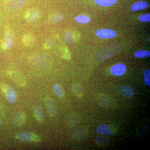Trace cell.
<instances>
[{
  "mask_svg": "<svg viewBox=\"0 0 150 150\" xmlns=\"http://www.w3.org/2000/svg\"><path fill=\"white\" fill-rule=\"evenodd\" d=\"M122 46L118 43H112L103 46L97 52L96 58L98 61H103L118 54Z\"/></svg>",
  "mask_w": 150,
  "mask_h": 150,
  "instance_id": "6da1fadb",
  "label": "cell"
},
{
  "mask_svg": "<svg viewBox=\"0 0 150 150\" xmlns=\"http://www.w3.org/2000/svg\"><path fill=\"white\" fill-rule=\"evenodd\" d=\"M96 141L100 144L108 145L110 143V139L106 136L99 135L96 137Z\"/></svg>",
  "mask_w": 150,
  "mask_h": 150,
  "instance_id": "44dd1931",
  "label": "cell"
},
{
  "mask_svg": "<svg viewBox=\"0 0 150 150\" xmlns=\"http://www.w3.org/2000/svg\"><path fill=\"white\" fill-rule=\"evenodd\" d=\"M45 105L47 111L50 115H54L57 111V106L54 100L50 98H47L45 99Z\"/></svg>",
  "mask_w": 150,
  "mask_h": 150,
  "instance_id": "5b68a950",
  "label": "cell"
},
{
  "mask_svg": "<svg viewBox=\"0 0 150 150\" xmlns=\"http://www.w3.org/2000/svg\"><path fill=\"white\" fill-rule=\"evenodd\" d=\"M149 4L146 2L141 1L135 3L134 4L132 5L131 7V9L134 11L142 10L147 8L149 7Z\"/></svg>",
  "mask_w": 150,
  "mask_h": 150,
  "instance_id": "9a60e30c",
  "label": "cell"
},
{
  "mask_svg": "<svg viewBox=\"0 0 150 150\" xmlns=\"http://www.w3.org/2000/svg\"><path fill=\"white\" fill-rule=\"evenodd\" d=\"M75 20L79 23L85 24V23H88L90 21L91 19L88 16H86L80 15L76 17L75 18Z\"/></svg>",
  "mask_w": 150,
  "mask_h": 150,
  "instance_id": "d4e9b609",
  "label": "cell"
},
{
  "mask_svg": "<svg viewBox=\"0 0 150 150\" xmlns=\"http://www.w3.org/2000/svg\"><path fill=\"white\" fill-rule=\"evenodd\" d=\"M97 132L98 134L107 135L108 136H112L113 134L112 130L109 126L106 124H102L100 125L97 128Z\"/></svg>",
  "mask_w": 150,
  "mask_h": 150,
  "instance_id": "4fadbf2b",
  "label": "cell"
},
{
  "mask_svg": "<svg viewBox=\"0 0 150 150\" xmlns=\"http://www.w3.org/2000/svg\"><path fill=\"white\" fill-rule=\"evenodd\" d=\"M126 71V66L122 64H118L114 65L110 69L111 74L115 76H122L125 74Z\"/></svg>",
  "mask_w": 150,
  "mask_h": 150,
  "instance_id": "52a82bcc",
  "label": "cell"
},
{
  "mask_svg": "<svg viewBox=\"0 0 150 150\" xmlns=\"http://www.w3.org/2000/svg\"><path fill=\"white\" fill-rule=\"evenodd\" d=\"M53 42L52 40H48V41L46 43V47H50L53 45Z\"/></svg>",
  "mask_w": 150,
  "mask_h": 150,
  "instance_id": "f546056e",
  "label": "cell"
},
{
  "mask_svg": "<svg viewBox=\"0 0 150 150\" xmlns=\"http://www.w3.org/2000/svg\"><path fill=\"white\" fill-rule=\"evenodd\" d=\"M35 64L38 67L42 69H48L51 68L53 60L50 55L41 54L35 57Z\"/></svg>",
  "mask_w": 150,
  "mask_h": 150,
  "instance_id": "7a4b0ae2",
  "label": "cell"
},
{
  "mask_svg": "<svg viewBox=\"0 0 150 150\" xmlns=\"http://www.w3.org/2000/svg\"><path fill=\"white\" fill-rule=\"evenodd\" d=\"M95 34L98 37L100 38H112L117 35V33L114 30L108 29H99L95 32Z\"/></svg>",
  "mask_w": 150,
  "mask_h": 150,
  "instance_id": "3957f363",
  "label": "cell"
},
{
  "mask_svg": "<svg viewBox=\"0 0 150 150\" xmlns=\"http://www.w3.org/2000/svg\"><path fill=\"white\" fill-rule=\"evenodd\" d=\"M26 120V116L24 113L22 112H18L14 116L13 122L16 126H21L24 124Z\"/></svg>",
  "mask_w": 150,
  "mask_h": 150,
  "instance_id": "7c38bea8",
  "label": "cell"
},
{
  "mask_svg": "<svg viewBox=\"0 0 150 150\" xmlns=\"http://www.w3.org/2000/svg\"><path fill=\"white\" fill-rule=\"evenodd\" d=\"M33 113L38 121H41L44 118V114L41 108L38 105H35L33 108Z\"/></svg>",
  "mask_w": 150,
  "mask_h": 150,
  "instance_id": "d6986e66",
  "label": "cell"
},
{
  "mask_svg": "<svg viewBox=\"0 0 150 150\" xmlns=\"http://www.w3.org/2000/svg\"><path fill=\"white\" fill-rule=\"evenodd\" d=\"M2 123V121H1V120H0V125H1V124Z\"/></svg>",
  "mask_w": 150,
  "mask_h": 150,
  "instance_id": "4dcf8cb0",
  "label": "cell"
},
{
  "mask_svg": "<svg viewBox=\"0 0 150 150\" xmlns=\"http://www.w3.org/2000/svg\"><path fill=\"white\" fill-rule=\"evenodd\" d=\"M64 16L62 14L57 13L51 17L49 19V21L52 24L57 23L61 21L64 19Z\"/></svg>",
  "mask_w": 150,
  "mask_h": 150,
  "instance_id": "603a6c76",
  "label": "cell"
},
{
  "mask_svg": "<svg viewBox=\"0 0 150 150\" xmlns=\"http://www.w3.org/2000/svg\"><path fill=\"white\" fill-rule=\"evenodd\" d=\"M74 33L71 30H68L65 33V40L68 44L72 45L74 44L76 39Z\"/></svg>",
  "mask_w": 150,
  "mask_h": 150,
  "instance_id": "ac0fdd59",
  "label": "cell"
},
{
  "mask_svg": "<svg viewBox=\"0 0 150 150\" xmlns=\"http://www.w3.org/2000/svg\"><path fill=\"white\" fill-rule=\"evenodd\" d=\"M73 93L79 98H81L83 96V91L82 87L80 84H73L71 87Z\"/></svg>",
  "mask_w": 150,
  "mask_h": 150,
  "instance_id": "2e32d148",
  "label": "cell"
},
{
  "mask_svg": "<svg viewBox=\"0 0 150 150\" xmlns=\"http://www.w3.org/2000/svg\"><path fill=\"white\" fill-rule=\"evenodd\" d=\"M150 56V52L149 51L147 50H141L137 51L134 54V56L136 58L139 59H143V58H146Z\"/></svg>",
  "mask_w": 150,
  "mask_h": 150,
  "instance_id": "7402d4cb",
  "label": "cell"
},
{
  "mask_svg": "<svg viewBox=\"0 0 150 150\" xmlns=\"http://www.w3.org/2000/svg\"><path fill=\"white\" fill-rule=\"evenodd\" d=\"M54 91L56 94L59 97H62L64 95V91L62 87L58 84L54 85Z\"/></svg>",
  "mask_w": 150,
  "mask_h": 150,
  "instance_id": "484cf974",
  "label": "cell"
},
{
  "mask_svg": "<svg viewBox=\"0 0 150 150\" xmlns=\"http://www.w3.org/2000/svg\"><path fill=\"white\" fill-rule=\"evenodd\" d=\"M16 137L18 139L25 142H31L38 139L35 135L29 132H20L17 134Z\"/></svg>",
  "mask_w": 150,
  "mask_h": 150,
  "instance_id": "277c9868",
  "label": "cell"
},
{
  "mask_svg": "<svg viewBox=\"0 0 150 150\" xmlns=\"http://www.w3.org/2000/svg\"><path fill=\"white\" fill-rule=\"evenodd\" d=\"M144 81L147 86H150V70H146L144 74Z\"/></svg>",
  "mask_w": 150,
  "mask_h": 150,
  "instance_id": "83f0119b",
  "label": "cell"
},
{
  "mask_svg": "<svg viewBox=\"0 0 150 150\" xmlns=\"http://www.w3.org/2000/svg\"><path fill=\"white\" fill-rule=\"evenodd\" d=\"M13 80L16 82L18 84L20 85L21 86H24L25 82L24 80L21 77L20 75L18 74H13Z\"/></svg>",
  "mask_w": 150,
  "mask_h": 150,
  "instance_id": "4316f807",
  "label": "cell"
},
{
  "mask_svg": "<svg viewBox=\"0 0 150 150\" xmlns=\"http://www.w3.org/2000/svg\"><path fill=\"white\" fill-rule=\"evenodd\" d=\"M23 42L27 46H32L34 43V38L30 34H27L25 35L23 38Z\"/></svg>",
  "mask_w": 150,
  "mask_h": 150,
  "instance_id": "cb8c5ba5",
  "label": "cell"
},
{
  "mask_svg": "<svg viewBox=\"0 0 150 150\" xmlns=\"http://www.w3.org/2000/svg\"><path fill=\"white\" fill-rule=\"evenodd\" d=\"M94 1L98 5L103 7L110 6L117 2V0H94Z\"/></svg>",
  "mask_w": 150,
  "mask_h": 150,
  "instance_id": "ffe728a7",
  "label": "cell"
},
{
  "mask_svg": "<svg viewBox=\"0 0 150 150\" xmlns=\"http://www.w3.org/2000/svg\"><path fill=\"white\" fill-rule=\"evenodd\" d=\"M25 4V0H10L8 3L7 7L9 10L16 11L21 8Z\"/></svg>",
  "mask_w": 150,
  "mask_h": 150,
  "instance_id": "ba28073f",
  "label": "cell"
},
{
  "mask_svg": "<svg viewBox=\"0 0 150 150\" xmlns=\"http://www.w3.org/2000/svg\"><path fill=\"white\" fill-rule=\"evenodd\" d=\"M86 131L83 127H79L74 129L72 132V135L74 138L77 139H82L85 137Z\"/></svg>",
  "mask_w": 150,
  "mask_h": 150,
  "instance_id": "e0dca14e",
  "label": "cell"
},
{
  "mask_svg": "<svg viewBox=\"0 0 150 150\" xmlns=\"http://www.w3.org/2000/svg\"><path fill=\"white\" fill-rule=\"evenodd\" d=\"M6 98L9 103L13 104L16 100V93L13 88L8 86L5 91Z\"/></svg>",
  "mask_w": 150,
  "mask_h": 150,
  "instance_id": "9c48e42d",
  "label": "cell"
},
{
  "mask_svg": "<svg viewBox=\"0 0 150 150\" xmlns=\"http://www.w3.org/2000/svg\"><path fill=\"white\" fill-rule=\"evenodd\" d=\"M5 44L6 48H11L13 44L14 34L13 32L10 29L6 30L4 34Z\"/></svg>",
  "mask_w": 150,
  "mask_h": 150,
  "instance_id": "30bf717a",
  "label": "cell"
},
{
  "mask_svg": "<svg viewBox=\"0 0 150 150\" xmlns=\"http://www.w3.org/2000/svg\"><path fill=\"white\" fill-rule=\"evenodd\" d=\"M140 21L143 22H149L150 21V14L146 13L140 16L139 18Z\"/></svg>",
  "mask_w": 150,
  "mask_h": 150,
  "instance_id": "f1b7e54d",
  "label": "cell"
},
{
  "mask_svg": "<svg viewBox=\"0 0 150 150\" xmlns=\"http://www.w3.org/2000/svg\"><path fill=\"white\" fill-rule=\"evenodd\" d=\"M118 91L121 95L128 98H131L134 95V91L133 89L128 86H121L118 88Z\"/></svg>",
  "mask_w": 150,
  "mask_h": 150,
  "instance_id": "8fae6325",
  "label": "cell"
},
{
  "mask_svg": "<svg viewBox=\"0 0 150 150\" xmlns=\"http://www.w3.org/2000/svg\"><path fill=\"white\" fill-rule=\"evenodd\" d=\"M40 13L36 9H31L28 12L26 15V18L30 22L36 21L39 18Z\"/></svg>",
  "mask_w": 150,
  "mask_h": 150,
  "instance_id": "5bb4252c",
  "label": "cell"
},
{
  "mask_svg": "<svg viewBox=\"0 0 150 150\" xmlns=\"http://www.w3.org/2000/svg\"><path fill=\"white\" fill-rule=\"evenodd\" d=\"M98 101L100 105L105 108H112L114 105V101L112 98L104 95L100 97Z\"/></svg>",
  "mask_w": 150,
  "mask_h": 150,
  "instance_id": "8992f818",
  "label": "cell"
}]
</instances>
